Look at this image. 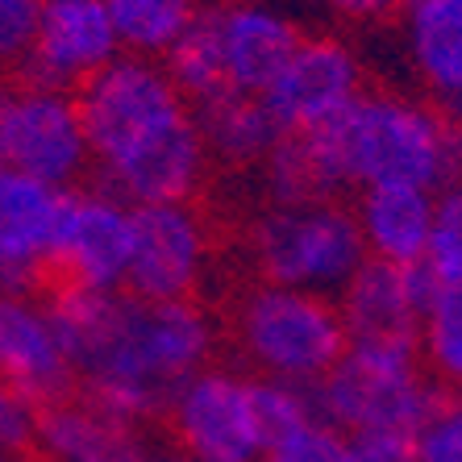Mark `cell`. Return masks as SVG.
I'll return each mask as SVG.
<instances>
[{"mask_svg": "<svg viewBox=\"0 0 462 462\" xmlns=\"http://www.w3.org/2000/svg\"><path fill=\"white\" fill-rule=\"evenodd\" d=\"M71 105H76L79 125H84L88 154H97L108 167L154 121L188 108V100L171 84L167 67L151 63L142 54H125V59L105 63L97 76H88L71 92Z\"/></svg>", "mask_w": 462, "mask_h": 462, "instance_id": "5", "label": "cell"}, {"mask_svg": "<svg viewBox=\"0 0 462 462\" xmlns=\"http://www.w3.org/2000/svg\"><path fill=\"white\" fill-rule=\"evenodd\" d=\"M342 17H355V22H375V17H387V13H400L404 0H329Z\"/></svg>", "mask_w": 462, "mask_h": 462, "instance_id": "27", "label": "cell"}, {"mask_svg": "<svg viewBox=\"0 0 462 462\" xmlns=\"http://www.w3.org/2000/svg\"><path fill=\"white\" fill-rule=\"evenodd\" d=\"M0 462H59V458L46 450L42 441H33V446H25V450H17V454H0Z\"/></svg>", "mask_w": 462, "mask_h": 462, "instance_id": "28", "label": "cell"}, {"mask_svg": "<svg viewBox=\"0 0 462 462\" xmlns=\"http://www.w3.org/2000/svg\"><path fill=\"white\" fill-rule=\"evenodd\" d=\"M33 441H38V433H33L30 400L0 379V454H17Z\"/></svg>", "mask_w": 462, "mask_h": 462, "instance_id": "25", "label": "cell"}, {"mask_svg": "<svg viewBox=\"0 0 462 462\" xmlns=\"http://www.w3.org/2000/svg\"><path fill=\"white\" fill-rule=\"evenodd\" d=\"M363 67L337 38H300L296 54L263 100L280 129H309L350 105L363 92Z\"/></svg>", "mask_w": 462, "mask_h": 462, "instance_id": "11", "label": "cell"}, {"mask_svg": "<svg viewBox=\"0 0 462 462\" xmlns=\"http://www.w3.org/2000/svg\"><path fill=\"white\" fill-rule=\"evenodd\" d=\"M38 5L42 0H0V67H17L25 59L38 30Z\"/></svg>", "mask_w": 462, "mask_h": 462, "instance_id": "24", "label": "cell"}, {"mask_svg": "<svg viewBox=\"0 0 462 462\" xmlns=\"http://www.w3.org/2000/svg\"><path fill=\"white\" fill-rule=\"evenodd\" d=\"M321 383V409L334 417L346 438L358 433H396L417 438L430 420L441 387L425 375L420 350H387V346H350Z\"/></svg>", "mask_w": 462, "mask_h": 462, "instance_id": "3", "label": "cell"}, {"mask_svg": "<svg viewBox=\"0 0 462 462\" xmlns=\"http://www.w3.org/2000/svg\"><path fill=\"white\" fill-rule=\"evenodd\" d=\"M420 263H425L438 288H458L462 283V183H450L441 192V200H433V229Z\"/></svg>", "mask_w": 462, "mask_h": 462, "instance_id": "20", "label": "cell"}, {"mask_svg": "<svg viewBox=\"0 0 462 462\" xmlns=\"http://www.w3.org/2000/svg\"><path fill=\"white\" fill-rule=\"evenodd\" d=\"M208 226L192 205L129 208V263L117 296L146 304H175L205 296Z\"/></svg>", "mask_w": 462, "mask_h": 462, "instance_id": "4", "label": "cell"}, {"mask_svg": "<svg viewBox=\"0 0 462 462\" xmlns=\"http://www.w3.org/2000/svg\"><path fill=\"white\" fill-rule=\"evenodd\" d=\"M350 462H417V458H412V438L358 433V438H350Z\"/></svg>", "mask_w": 462, "mask_h": 462, "instance_id": "26", "label": "cell"}, {"mask_svg": "<svg viewBox=\"0 0 462 462\" xmlns=\"http://www.w3.org/2000/svg\"><path fill=\"white\" fill-rule=\"evenodd\" d=\"M417 76L441 113H462V0H404Z\"/></svg>", "mask_w": 462, "mask_h": 462, "instance_id": "15", "label": "cell"}, {"mask_svg": "<svg viewBox=\"0 0 462 462\" xmlns=\"http://www.w3.org/2000/svg\"><path fill=\"white\" fill-rule=\"evenodd\" d=\"M417 462H462V392H441L430 420L412 438Z\"/></svg>", "mask_w": 462, "mask_h": 462, "instance_id": "22", "label": "cell"}, {"mask_svg": "<svg viewBox=\"0 0 462 462\" xmlns=\"http://www.w3.org/2000/svg\"><path fill=\"white\" fill-rule=\"evenodd\" d=\"M217 25H221L226 84L242 97H267V88L304 38L296 25L263 5H217Z\"/></svg>", "mask_w": 462, "mask_h": 462, "instance_id": "12", "label": "cell"}, {"mask_svg": "<svg viewBox=\"0 0 462 462\" xmlns=\"http://www.w3.org/2000/svg\"><path fill=\"white\" fill-rule=\"evenodd\" d=\"M337 188H412L446 192L458 175L454 125L433 100H404L363 84L334 117L304 129Z\"/></svg>", "mask_w": 462, "mask_h": 462, "instance_id": "1", "label": "cell"}, {"mask_svg": "<svg viewBox=\"0 0 462 462\" xmlns=\"http://www.w3.org/2000/svg\"><path fill=\"white\" fill-rule=\"evenodd\" d=\"M420 366L441 392H462V283L438 288L420 317Z\"/></svg>", "mask_w": 462, "mask_h": 462, "instance_id": "19", "label": "cell"}, {"mask_svg": "<svg viewBox=\"0 0 462 462\" xmlns=\"http://www.w3.org/2000/svg\"><path fill=\"white\" fill-rule=\"evenodd\" d=\"M205 309L217 325V355H237L271 375L321 379L350 350L342 312L321 291L250 283L213 296Z\"/></svg>", "mask_w": 462, "mask_h": 462, "instance_id": "2", "label": "cell"}, {"mask_svg": "<svg viewBox=\"0 0 462 462\" xmlns=\"http://www.w3.org/2000/svg\"><path fill=\"white\" fill-rule=\"evenodd\" d=\"M105 9L117 46L151 59L180 42V33L196 17V0H105Z\"/></svg>", "mask_w": 462, "mask_h": 462, "instance_id": "18", "label": "cell"}, {"mask_svg": "<svg viewBox=\"0 0 462 462\" xmlns=\"http://www.w3.org/2000/svg\"><path fill=\"white\" fill-rule=\"evenodd\" d=\"M0 159L9 171L59 188L84 171L88 142L71 97L22 88L5 76V105H0Z\"/></svg>", "mask_w": 462, "mask_h": 462, "instance_id": "7", "label": "cell"}, {"mask_svg": "<svg viewBox=\"0 0 462 462\" xmlns=\"http://www.w3.org/2000/svg\"><path fill=\"white\" fill-rule=\"evenodd\" d=\"M167 76L180 88V97L188 108H200L208 100L226 97V63H221V25H217V5L213 9H196L188 30L180 33V42L167 51Z\"/></svg>", "mask_w": 462, "mask_h": 462, "instance_id": "17", "label": "cell"}, {"mask_svg": "<svg viewBox=\"0 0 462 462\" xmlns=\"http://www.w3.org/2000/svg\"><path fill=\"white\" fill-rule=\"evenodd\" d=\"M113 59H117V33L108 22L105 0H42L33 42L9 79H17L22 88L71 97L88 76H97Z\"/></svg>", "mask_w": 462, "mask_h": 462, "instance_id": "8", "label": "cell"}, {"mask_svg": "<svg viewBox=\"0 0 462 462\" xmlns=\"http://www.w3.org/2000/svg\"><path fill=\"white\" fill-rule=\"evenodd\" d=\"M438 296V283L417 267H400L387 258L366 254L358 271L337 291L350 346H387V350H420V317Z\"/></svg>", "mask_w": 462, "mask_h": 462, "instance_id": "9", "label": "cell"}, {"mask_svg": "<svg viewBox=\"0 0 462 462\" xmlns=\"http://www.w3.org/2000/svg\"><path fill=\"white\" fill-rule=\"evenodd\" d=\"M450 125H454V162H458V175H462V113H454Z\"/></svg>", "mask_w": 462, "mask_h": 462, "instance_id": "30", "label": "cell"}, {"mask_svg": "<svg viewBox=\"0 0 462 462\" xmlns=\"http://www.w3.org/2000/svg\"><path fill=\"white\" fill-rule=\"evenodd\" d=\"M250 400H254L263 450H267L271 441H280L283 433L300 430V425H309L312 420L309 400H300L288 383H275V379H250Z\"/></svg>", "mask_w": 462, "mask_h": 462, "instance_id": "21", "label": "cell"}, {"mask_svg": "<svg viewBox=\"0 0 462 462\" xmlns=\"http://www.w3.org/2000/svg\"><path fill=\"white\" fill-rule=\"evenodd\" d=\"M108 188L129 196L134 205H188L208 175L205 142L192 108L154 121L105 167Z\"/></svg>", "mask_w": 462, "mask_h": 462, "instance_id": "10", "label": "cell"}, {"mask_svg": "<svg viewBox=\"0 0 462 462\" xmlns=\"http://www.w3.org/2000/svg\"><path fill=\"white\" fill-rule=\"evenodd\" d=\"M263 462H350V438L334 425L309 420L300 430L283 433L263 450Z\"/></svg>", "mask_w": 462, "mask_h": 462, "instance_id": "23", "label": "cell"}, {"mask_svg": "<svg viewBox=\"0 0 462 462\" xmlns=\"http://www.w3.org/2000/svg\"><path fill=\"white\" fill-rule=\"evenodd\" d=\"M355 221L363 229L366 254L417 267L430 246L433 196L412 188H363L355 205Z\"/></svg>", "mask_w": 462, "mask_h": 462, "instance_id": "16", "label": "cell"}, {"mask_svg": "<svg viewBox=\"0 0 462 462\" xmlns=\"http://www.w3.org/2000/svg\"><path fill=\"white\" fill-rule=\"evenodd\" d=\"M63 217V192L22 171H0V275L17 288L51 250Z\"/></svg>", "mask_w": 462, "mask_h": 462, "instance_id": "14", "label": "cell"}, {"mask_svg": "<svg viewBox=\"0 0 462 462\" xmlns=\"http://www.w3.org/2000/svg\"><path fill=\"white\" fill-rule=\"evenodd\" d=\"M154 425L171 438L175 454L192 462H263V433L246 375H192Z\"/></svg>", "mask_w": 462, "mask_h": 462, "instance_id": "6", "label": "cell"}, {"mask_svg": "<svg viewBox=\"0 0 462 462\" xmlns=\"http://www.w3.org/2000/svg\"><path fill=\"white\" fill-rule=\"evenodd\" d=\"M0 379L17 387L30 404L59 396L76 379L51 321L30 304H0Z\"/></svg>", "mask_w": 462, "mask_h": 462, "instance_id": "13", "label": "cell"}, {"mask_svg": "<svg viewBox=\"0 0 462 462\" xmlns=\"http://www.w3.org/2000/svg\"><path fill=\"white\" fill-rule=\"evenodd\" d=\"M76 462H142L138 450H113V454H97V458H76Z\"/></svg>", "mask_w": 462, "mask_h": 462, "instance_id": "29", "label": "cell"}, {"mask_svg": "<svg viewBox=\"0 0 462 462\" xmlns=\"http://www.w3.org/2000/svg\"><path fill=\"white\" fill-rule=\"evenodd\" d=\"M151 462H192V458H183V454L171 450V454H162V458H151Z\"/></svg>", "mask_w": 462, "mask_h": 462, "instance_id": "31", "label": "cell"}]
</instances>
